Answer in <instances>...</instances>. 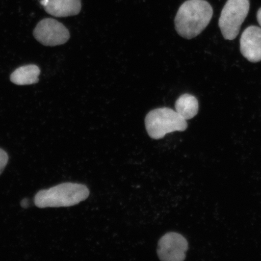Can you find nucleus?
Masks as SVG:
<instances>
[{
  "label": "nucleus",
  "instance_id": "1",
  "mask_svg": "<svg viewBox=\"0 0 261 261\" xmlns=\"http://www.w3.org/2000/svg\"><path fill=\"white\" fill-rule=\"evenodd\" d=\"M213 13L211 5L205 0H187L175 16L176 31L188 40L197 37L210 24Z\"/></svg>",
  "mask_w": 261,
  "mask_h": 261
},
{
  "label": "nucleus",
  "instance_id": "2",
  "mask_svg": "<svg viewBox=\"0 0 261 261\" xmlns=\"http://www.w3.org/2000/svg\"><path fill=\"white\" fill-rule=\"evenodd\" d=\"M89 195L86 185L64 182L39 191L34 202L39 208L70 207L86 200Z\"/></svg>",
  "mask_w": 261,
  "mask_h": 261
},
{
  "label": "nucleus",
  "instance_id": "3",
  "mask_svg": "<svg viewBox=\"0 0 261 261\" xmlns=\"http://www.w3.org/2000/svg\"><path fill=\"white\" fill-rule=\"evenodd\" d=\"M145 123L150 138L161 139L175 132H184L188 128L187 120L169 108H160L151 110L147 114Z\"/></svg>",
  "mask_w": 261,
  "mask_h": 261
},
{
  "label": "nucleus",
  "instance_id": "4",
  "mask_svg": "<svg viewBox=\"0 0 261 261\" xmlns=\"http://www.w3.org/2000/svg\"><path fill=\"white\" fill-rule=\"evenodd\" d=\"M249 9V0H227L218 22L225 40H233L237 38Z\"/></svg>",
  "mask_w": 261,
  "mask_h": 261
},
{
  "label": "nucleus",
  "instance_id": "5",
  "mask_svg": "<svg viewBox=\"0 0 261 261\" xmlns=\"http://www.w3.org/2000/svg\"><path fill=\"white\" fill-rule=\"evenodd\" d=\"M36 40L45 46H57L67 42L70 32L61 22L53 18H45L38 22L34 31Z\"/></svg>",
  "mask_w": 261,
  "mask_h": 261
},
{
  "label": "nucleus",
  "instance_id": "6",
  "mask_svg": "<svg viewBox=\"0 0 261 261\" xmlns=\"http://www.w3.org/2000/svg\"><path fill=\"white\" fill-rule=\"evenodd\" d=\"M188 243L181 234L169 232L159 241L158 254L163 261H182L186 258Z\"/></svg>",
  "mask_w": 261,
  "mask_h": 261
},
{
  "label": "nucleus",
  "instance_id": "7",
  "mask_svg": "<svg viewBox=\"0 0 261 261\" xmlns=\"http://www.w3.org/2000/svg\"><path fill=\"white\" fill-rule=\"evenodd\" d=\"M240 50L252 63L261 61V28L251 25L245 29L240 39Z\"/></svg>",
  "mask_w": 261,
  "mask_h": 261
},
{
  "label": "nucleus",
  "instance_id": "8",
  "mask_svg": "<svg viewBox=\"0 0 261 261\" xmlns=\"http://www.w3.org/2000/svg\"><path fill=\"white\" fill-rule=\"evenodd\" d=\"M41 4L48 14L56 17H67L80 14L81 0H41Z\"/></svg>",
  "mask_w": 261,
  "mask_h": 261
},
{
  "label": "nucleus",
  "instance_id": "9",
  "mask_svg": "<svg viewBox=\"0 0 261 261\" xmlns=\"http://www.w3.org/2000/svg\"><path fill=\"white\" fill-rule=\"evenodd\" d=\"M40 69L37 65H26L16 69L11 75L12 83L18 86L37 84L39 81Z\"/></svg>",
  "mask_w": 261,
  "mask_h": 261
},
{
  "label": "nucleus",
  "instance_id": "10",
  "mask_svg": "<svg viewBox=\"0 0 261 261\" xmlns=\"http://www.w3.org/2000/svg\"><path fill=\"white\" fill-rule=\"evenodd\" d=\"M175 111L186 120H189L198 113V101L190 94H184L179 96L175 103Z\"/></svg>",
  "mask_w": 261,
  "mask_h": 261
},
{
  "label": "nucleus",
  "instance_id": "11",
  "mask_svg": "<svg viewBox=\"0 0 261 261\" xmlns=\"http://www.w3.org/2000/svg\"><path fill=\"white\" fill-rule=\"evenodd\" d=\"M9 161V156L4 150L0 148V175L7 165Z\"/></svg>",
  "mask_w": 261,
  "mask_h": 261
},
{
  "label": "nucleus",
  "instance_id": "12",
  "mask_svg": "<svg viewBox=\"0 0 261 261\" xmlns=\"http://www.w3.org/2000/svg\"><path fill=\"white\" fill-rule=\"evenodd\" d=\"M257 20L258 21L259 24L261 27V8L258 10L257 12Z\"/></svg>",
  "mask_w": 261,
  "mask_h": 261
},
{
  "label": "nucleus",
  "instance_id": "13",
  "mask_svg": "<svg viewBox=\"0 0 261 261\" xmlns=\"http://www.w3.org/2000/svg\"><path fill=\"white\" fill-rule=\"evenodd\" d=\"M28 200L27 199H24V200H22L21 202V205L22 207H26L28 206Z\"/></svg>",
  "mask_w": 261,
  "mask_h": 261
}]
</instances>
